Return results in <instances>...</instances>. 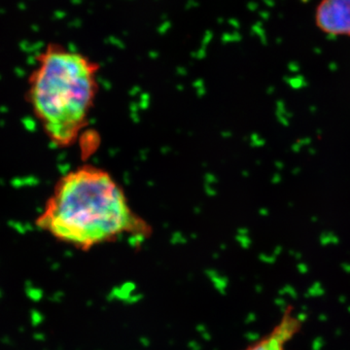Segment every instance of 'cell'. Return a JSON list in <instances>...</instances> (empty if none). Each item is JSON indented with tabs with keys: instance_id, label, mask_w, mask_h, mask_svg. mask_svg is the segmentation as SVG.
<instances>
[{
	"instance_id": "obj_1",
	"label": "cell",
	"mask_w": 350,
	"mask_h": 350,
	"mask_svg": "<svg viewBox=\"0 0 350 350\" xmlns=\"http://www.w3.org/2000/svg\"><path fill=\"white\" fill-rule=\"evenodd\" d=\"M36 226L82 250L126 234L148 236L150 226L131 208L125 191L107 170L85 165L63 175Z\"/></svg>"
},
{
	"instance_id": "obj_2",
	"label": "cell",
	"mask_w": 350,
	"mask_h": 350,
	"mask_svg": "<svg viewBox=\"0 0 350 350\" xmlns=\"http://www.w3.org/2000/svg\"><path fill=\"white\" fill-rule=\"evenodd\" d=\"M100 66L91 57L50 43L38 56L27 98L44 133L57 147L71 146L89 123Z\"/></svg>"
},
{
	"instance_id": "obj_3",
	"label": "cell",
	"mask_w": 350,
	"mask_h": 350,
	"mask_svg": "<svg viewBox=\"0 0 350 350\" xmlns=\"http://www.w3.org/2000/svg\"><path fill=\"white\" fill-rule=\"evenodd\" d=\"M314 23L327 36L350 38V0H321L315 9Z\"/></svg>"
},
{
	"instance_id": "obj_4",
	"label": "cell",
	"mask_w": 350,
	"mask_h": 350,
	"mask_svg": "<svg viewBox=\"0 0 350 350\" xmlns=\"http://www.w3.org/2000/svg\"><path fill=\"white\" fill-rule=\"evenodd\" d=\"M299 327L300 323L298 319L287 313L280 325L276 327L269 337L253 345L248 350H284L285 342L293 337Z\"/></svg>"
},
{
	"instance_id": "obj_5",
	"label": "cell",
	"mask_w": 350,
	"mask_h": 350,
	"mask_svg": "<svg viewBox=\"0 0 350 350\" xmlns=\"http://www.w3.org/2000/svg\"><path fill=\"white\" fill-rule=\"evenodd\" d=\"M301 2H305V3H306V2L310 1V0H301Z\"/></svg>"
}]
</instances>
